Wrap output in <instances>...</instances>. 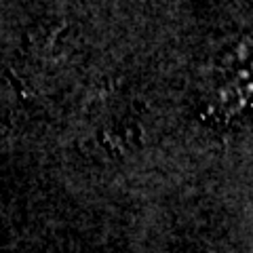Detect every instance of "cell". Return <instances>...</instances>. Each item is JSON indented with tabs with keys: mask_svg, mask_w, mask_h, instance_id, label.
<instances>
[]
</instances>
